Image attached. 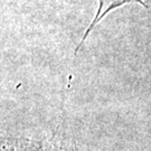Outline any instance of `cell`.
<instances>
[{"instance_id":"obj_1","label":"cell","mask_w":151,"mask_h":151,"mask_svg":"<svg viewBox=\"0 0 151 151\" xmlns=\"http://www.w3.org/2000/svg\"><path fill=\"white\" fill-rule=\"evenodd\" d=\"M99 1H100V6H99V11H97L96 16H95V18L93 19V22H92V24L90 25V27H88V29L86 30V32L84 34V36H83V38H82V42L78 44V46L76 47V52H77L78 48L82 46V44L85 42L87 35L92 32L93 27H94L97 22L102 19V17H104L106 14H108L109 11H111L112 9L116 8V7H120V6L124 5V4H127V2H131V1L140 2L141 5H143L147 7V5L145 4L146 0H99Z\"/></svg>"}]
</instances>
